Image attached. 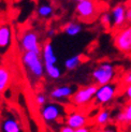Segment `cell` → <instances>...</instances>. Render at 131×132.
<instances>
[{"mask_svg":"<svg viewBox=\"0 0 131 132\" xmlns=\"http://www.w3.org/2000/svg\"><path fill=\"white\" fill-rule=\"evenodd\" d=\"M22 61L29 75L35 80H40L45 74V68L41 54L26 52L22 56Z\"/></svg>","mask_w":131,"mask_h":132,"instance_id":"1","label":"cell"},{"mask_svg":"<svg viewBox=\"0 0 131 132\" xmlns=\"http://www.w3.org/2000/svg\"><path fill=\"white\" fill-rule=\"evenodd\" d=\"M116 75L115 67L110 62H102L93 71V78L97 86L112 83Z\"/></svg>","mask_w":131,"mask_h":132,"instance_id":"2","label":"cell"},{"mask_svg":"<svg viewBox=\"0 0 131 132\" xmlns=\"http://www.w3.org/2000/svg\"><path fill=\"white\" fill-rule=\"evenodd\" d=\"M41 118L44 122L52 123L56 122L64 115V108L60 103L57 102H47L40 111Z\"/></svg>","mask_w":131,"mask_h":132,"instance_id":"3","label":"cell"},{"mask_svg":"<svg viewBox=\"0 0 131 132\" xmlns=\"http://www.w3.org/2000/svg\"><path fill=\"white\" fill-rule=\"evenodd\" d=\"M19 45L21 48L26 52H32L37 53V54H41V45L40 40H39V36L37 32L34 30H26L23 32V35L19 39Z\"/></svg>","mask_w":131,"mask_h":132,"instance_id":"4","label":"cell"},{"mask_svg":"<svg viewBox=\"0 0 131 132\" xmlns=\"http://www.w3.org/2000/svg\"><path fill=\"white\" fill-rule=\"evenodd\" d=\"M97 89L98 86L96 84H91L77 89L74 92V95L72 96V103L77 105V106H83V105L88 104L95 99Z\"/></svg>","mask_w":131,"mask_h":132,"instance_id":"5","label":"cell"},{"mask_svg":"<svg viewBox=\"0 0 131 132\" xmlns=\"http://www.w3.org/2000/svg\"><path fill=\"white\" fill-rule=\"evenodd\" d=\"M117 90H118V87H117L116 84H113V83L98 86L94 100L99 105L108 104L114 100V98L116 97V94H117Z\"/></svg>","mask_w":131,"mask_h":132,"instance_id":"6","label":"cell"},{"mask_svg":"<svg viewBox=\"0 0 131 132\" xmlns=\"http://www.w3.org/2000/svg\"><path fill=\"white\" fill-rule=\"evenodd\" d=\"M75 11L78 17L88 22L89 19H93L97 15L98 6L96 2L91 0H78L76 2Z\"/></svg>","mask_w":131,"mask_h":132,"instance_id":"7","label":"cell"},{"mask_svg":"<svg viewBox=\"0 0 131 132\" xmlns=\"http://www.w3.org/2000/svg\"><path fill=\"white\" fill-rule=\"evenodd\" d=\"M0 132H25L19 118L12 112H8L0 121Z\"/></svg>","mask_w":131,"mask_h":132,"instance_id":"8","label":"cell"},{"mask_svg":"<svg viewBox=\"0 0 131 132\" xmlns=\"http://www.w3.org/2000/svg\"><path fill=\"white\" fill-rule=\"evenodd\" d=\"M115 46L120 52L131 53V26L120 29L115 36Z\"/></svg>","mask_w":131,"mask_h":132,"instance_id":"9","label":"cell"},{"mask_svg":"<svg viewBox=\"0 0 131 132\" xmlns=\"http://www.w3.org/2000/svg\"><path fill=\"white\" fill-rule=\"evenodd\" d=\"M87 121H88L87 115L81 111L71 112V113L68 114L67 118H66V125L69 126L70 128H72L73 130L86 127Z\"/></svg>","mask_w":131,"mask_h":132,"instance_id":"10","label":"cell"},{"mask_svg":"<svg viewBox=\"0 0 131 132\" xmlns=\"http://www.w3.org/2000/svg\"><path fill=\"white\" fill-rule=\"evenodd\" d=\"M127 6L122 3L114 5L111 10V15L113 19V27L121 28L126 24V13H127Z\"/></svg>","mask_w":131,"mask_h":132,"instance_id":"11","label":"cell"},{"mask_svg":"<svg viewBox=\"0 0 131 132\" xmlns=\"http://www.w3.org/2000/svg\"><path fill=\"white\" fill-rule=\"evenodd\" d=\"M74 92L75 90L72 86L62 85V86L55 87L50 92V97L55 101H66L73 96Z\"/></svg>","mask_w":131,"mask_h":132,"instance_id":"12","label":"cell"},{"mask_svg":"<svg viewBox=\"0 0 131 132\" xmlns=\"http://www.w3.org/2000/svg\"><path fill=\"white\" fill-rule=\"evenodd\" d=\"M41 57L45 65H54L57 63L58 58L55 54L54 46L51 42H45L41 48Z\"/></svg>","mask_w":131,"mask_h":132,"instance_id":"13","label":"cell"},{"mask_svg":"<svg viewBox=\"0 0 131 132\" xmlns=\"http://www.w3.org/2000/svg\"><path fill=\"white\" fill-rule=\"evenodd\" d=\"M12 43V28L9 25H0V50L6 51Z\"/></svg>","mask_w":131,"mask_h":132,"instance_id":"14","label":"cell"},{"mask_svg":"<svg viewBox=\"0 0 131 132\" xmlns=\"http://www.w3.org/2000/svg\"><path fill=\"white\" fill-rule=\"evenodd\" d=\"M83 30V26L80 23L76 22H70L63 27V31L66 35H68L70 37H75L77 35H80Z\"/></svg>","mask_w":131,"mask_h":132,"instance_id":"15","label":"cell"},{"mask_svg":"<svg viewBox=\"0 0 131 132\" xmlns=\"http://www.w3.org/2000/svg\"><path fill=\"white\" fill-rule=\"evenodd\" d=\"M96 123L98 126H108V123L111 120V112L110 110L107 109H103L101 111H99L96 115Z\"/></svg>","mask_w":131,"mask_h":132,"instance_id":"16","label":"cell"},{"mask_svg":"<svg viewBox=\"0 0 131 132\" xmlns=\"http://www.w3.org/2000/svg\"><path fill=\"white\" fill-rule=\"evenodd\" d=\"M11 81V75L9 69L5 67H0V92L4 91L8 88Z\"/></svg>","mask_w":131,"mask_h":132,"instance_id":"17","label":"cell"},{"mask_svg":"<svg viewBox=\"0 0 131 132\" xmlns=\"http://www.w3.org/2000/svg\"><path fill=\"white\" fill-rule=\"evenodd\" d=\"M82 61V58H81V55L80 54H77V55H74V56H71L69 58L66 59V61H64V68L71 71V70H74L76 69L78 65H80Z\"/></svg>","mask_w":131,"mask_h":132,"instance_id":"18","label":"cell"},{"mask_svg":"<svg viewBox=\"0 0 131 132\" xmlns=\"http://www.w3.org/2000/svg\"><path fill=\"white\" fill-rule=\"evenodd\" d=\"M38 15L42 17V18H47L50 16L53 15L54 13V9L50 3H42L38 6V10H37Z\"/></svg>","mask_w":131,"mask_h":132,"instance_id":"19","label":"cell"},{"mask_svg":"<svg viewBox=\"0 0 131 132\" xmlns=\"http://www.w3.org/2000/svg\"><path fill=\"white\" fill-rule=\"evenodd\" d=\"M45 73L46 75L53 80H58L61 76V70L59 69V67H57L56 64L54 65H45Z\"/></svg>","mask_w":131,"mask_h":132,"instance_id":"20","label":"cell"},{"mask_svg":"<svg viewBox=\"0 0 131 132\" xmlns=\"http://www.w3.org/2000/svg\"><path fill=\"white\" fill-rule=\"evenodd\" d=\"M100 23L105 28L112 27L113 26V19H112V15H111V12H104L103 13V14L100 16Z\"/></svg>","mask_w":131,"mask_h":132,"instance_id":"21","label":"cell"},{"mask_svg":"<svg viewBox=\"0 0 131 132\" xmlns=\"http://www.w3.org/2000/svg\"><path fill=\"white\" fill-rule=\"evenodd\" d=\"M35 101L39 106L42 108L47 103V98L44 94H42V92H39V94H37L36 97H35Z\"/></svg>","mask_w":131,"mask_h":132,"instance_id":"22","label":"cell"},{"mask_svg":"<svg viewBox=\"0 0 131 132\" xmlns=\"http://www.w3.org/2000/svg\"><path fill=\"white\" fill-rule=\"evenodd\" d=\"M124 114H125V118H126V122L131 123V102H129L128 104H126V106L122 110Z\"/></svg>","mask_w":131,"mask_h":132,"instance_id":"23","label":"cell"},{"mask_svg":"<svg viewBox=\"0 0 131 132\" xmlns=\"http://www.w3.org/2000/svg\"><path fill=\"white\" fill-rule=\"evenodd\" d=\"M115 120H116V122H118V123H125V122H126L125 114H124V112H122V111L118 112V113L116 114V116H115Z\"/></svg>","mask_w":131,"mask_h":132,"instance_id":"24","label":"cell"},{"mask_svg":"<svg viewBox=\"0 0 131 132\" xmlns=\"http://www.w3.org/2000/svg\"><path fill=\"white\" fill-rule=\"evenodd\" d=\"M99 132H118V129H117L116 126H113V125H109V126L103 127Z\"/></svg>","mask_w":131,"mask_h":132,"instance_id":"25","label":"cell"},{"mask_svg":"<svg viewBox=\"0 0 131 132\" xmlns=\"http://www.w3.org/2000/svg\"><path fill=\"white\" fill-rule=\"evenodd\" d=\"M122 83L125 84V85H131V71L128 72V73L126 74V76L124 77V80H122Z\"/></svg>","mask_w":131,"mask_h":132,"instance_id":"26","label":"cell"},{"mask_svg":"<svg viewBox=\"0 0 131 132\" xmlns=\"http://www.w3.org/2000/svg\"><path fill=\"white\" fill-rule=\"evenodd\" d=\"M125 96L127 98V100L129 102H131V85H128L125 89Z\"/></svg>","mask_w":131,"mask_h":132,"instance_id":"27","label":"cell"},{"mask_svg":"<svg viewBox=\"0 0 131 132\" xmlns=\"http://www.w3.org/2000/svg\"><path fill=\"white\" fill-rule=\"evenodd\" d=\"M73 131H74L73 129L70 128L69 126H67V125H66V126H63V127L60 128V131H59V132H73Z\"/></svg>","mask_w":131,"mask_h":132,"instance_id":"28","label":"cell"},{"mask_svg":"<svg viewBox=\"0 0 131 132\" xmlns=\"http://www.w3.org/2000/svg\"><path fill=\"white\" fill-rule=\"evenodd\" d=\"M126 21L128 23L131 24V9H127V13H126Z\"/></svg>","mask_w":131,"mask_h":132,"instance_id":"29","label":"cell"},{"mask_svg":"<svg viewBox=\"0 0 131 132\" xmlns=\"http://www.w3.org/2000/svg\"><path fill=\"white\" fill-rule=\"evenodd\" d=\"M73 132H91V130H90V128H88V127H84V128L76 129V130H74Z\"/></svg>","mask_w":131,"mask_h":132,"instance_id":"30","label":"cell"},{"mask_svg":"<svg viewBox=\"0 0 131 132\" xmlns=\"http://www.w3.org/2000/svg\"><path fill=\"white\" fill-rule=\"evenodd\" d=\"M55 34H56L55 29H48V30H47V37H48V38H53V37L55 36Z\"/></svg>","mask_w":131,"mask_h":132,"instance_id":"31","label":"cell"},{"mask_svg":"<svg viewBox=\"0 0 131 132\" xmlns=\"http://www.w3.org/2000/svg\"><path fill=\"white\" fill-rule=\"evenodd\" d=\"M129 132H131V123H129Z\"/></svg>","mask_w":131,"mask_h":132,"instance_id":"32","label":"cell"},{"mask_svg":"<svg viewBox=\"0 0 131 132\" xmlns=\"http://www.w3.org/2000/svg\"><path fill=\"white\" fill-rule=\"evenodd\" d=\"M129 9H131V2H130V5H129Z\"/></svg>","mask_w":131,"mask_h":132,"instance_id":"33","label":"cell"}]
</instances>
